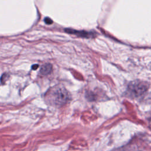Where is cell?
<instances>
[{
	"instance_id": "7a4b0ae2",
	"label": "cell",
	"mask_w": 151,
	"mask_h": 151,
	"mask_svg": "<svg viewBox=\"0 0 151 151\" xmlns=\"http://www.w3.org/2000/svg\"><path fill=\"white\" fill-rule=\"evenodd\" d=\"M148 87L149 85L146 82L136 80L129 84L127 92L130 96L136 97L143 94L147 90Z\"/></svg>"
},
{
	"instance_id": "3957f363",
	"label": "cell",
	"mask_w": 151,
	"mask_h": 151,
	"mask_svg": "<svg viewBox=\"0 0 151 151\" xmlns=\"http://www.w3.org/2000/svg\"><path fill=\"white\" fill-rule=\"evenodd\" d=\"M52 67L50 63H45L43 64L40 70V73L42 75H48L52 71Z\"/></svg>"
},
{
	"instance_id": "8992f818",
	"label": "cell",
	"mask_w": 151,
	"mask_h": 151,
	"mask_svg": "<svg viewBox=\"0 0 151 151\" xmlns=\"http://www.w3.org/2000/svg\"><path fill=\"white\" fill-rule=\"evenodd\" d=\"M149 126L150 129H151V117L149 120Z\"/></svg>"
},
{
	"instance_id": "5b68a950",
	"label": "cell",
	"mask_w": 151,
	"mask_h": 151,
	"mask_svg": "<svg viewBox=\"0 0 151 151\" xmlns=\"http://www.w3.org/2000/svg\"><path fill=\"white\" fill-rule=\"evenodd\" d=\"M38 64H34V65H32V69H33V70H37V68H38Z\"/></svg>"
},
{
	"instance_id": "277c9868",
	"label": "cell",
	"mask_w": 151,
	"mask_h": 151,
	"mask_svg": "<svg viewBox=\"0 0 151 151\" xmlns=\"http://www.w3.org/2000/svg\"><path fill=\"white\" fill-rule=\"evenodd\" d=\"M44 22L47 24H51L52 23V21L48 17H46L44 19Z\"/></svg>"
},
{
	"instance_id": "6da1fadb",
	"label": "cell",
	"mask_w": 151,
	"mask_h": 151,
	"mask_svg": "<svg viewBox=\"0 0 151 151\" xmlns=\"http://www.w3.org/2000/svg\"><path fill=\"white\" fill-rule=\"evenodd\" d=\"M70 94L67 90L60 86H56L51 89L46 94L48 102L55 107H61L70 100Z\"/></svg>"
}]
</instances>
